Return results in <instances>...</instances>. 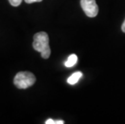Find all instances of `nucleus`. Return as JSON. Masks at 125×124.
I'll return each instance as SVG.
<instances>
[{
  "instance_id": "nucleus-2",
  "label": "nucleus",
  "mask_w": 125,
  "mask_h": 124,
  "mask_svg": "<svg viewBox=\"0 0 125 124\" xmlns=\"http://www.w3.org/2000/svg\"><path fill=\"white\" fill-rule=\"evenodd\" d=\"M36 82V76L30 72H20L15 76L14 84L18 89H28Z\"/></svg>"
},
{
  "instance_id": "nucleus-5",
  "label": "nucleus",
  "mask_w": 125,
  "mask_h": 124,
  "mask_svg": "<svg viewBox=\"0 0 125 124\" xmlns=\"http://www.w3.org/2000/svg\"><path fill=\"white\" fill-rule=\"evenodd\" d=\"M78 62V57L75 54H72L68 57L67 60L65 63V65L67 68H71L74 66L76 65V63Z\"/></svg>"
},
{
  "instance_id": "nucleus-3",
  "label": "nucleus",
  "mask_w": 125,
  "mask_h": 124,
  "mask_svg": "<svg viewBox=\"0 0 125 124\" xmlns=\"http://www.w3.org/2000/svg\"><path fill=\"white\" fill-rule=\"evenodd\" d=\"M81 7L90 18H94L98 15V7L95 0H81Z\"/></svg>"
},
{
  "instance_id": "nucleus-4",
  "label": "nucleus",
  "mask_w": 125,
  "mask_h": 124,
  "mask_svg": "<svg viewBox=\"0 0 125 124\" xmlns=\"http://www.w3.org/2000/svg\"><path fill=\"white\" fill-rule=\"evenodd\" d=\"M82 72H76V73H74L67 79V82L70 84V85H74V84H76L79 80H80V78L82 77Z\"/></svg>"
},
{
  "instance_id": "nucleus-9",
  "label": "nucleus",
  "mask_w": 125,
  "mask_h": 124,
  "mask_svg": "<svg viewBox=\"0 0 125 124\" xmlns=\"http://www.w3.org/2000/svg\"><path fill=\"white\" fill-rule=\"evenodd\" d=\"M121 29H122V31H123L124 32H125V20H124V22L123 23V24H122Z\"/></svg>"
},
{
  "instance_id": "nucleus-6",
  "label": "nucleus",
  "mask_w": 125,
  "mask_h": 124,
  "mask_svg": "<svg viewBox=\"0 0 125 124\" xmlns=\"http://www.w3.org/2000/svg\"><path fill=\"white\" fill-rule=\"evenodd\" d=\"M64 121L63 120H53V119H48L45 124H63Z\"/></svg>"
},
{
  "instance_id": "nucleus-7",
  "label": "nucleus",
  "mask_w": 125,
  "mask_h": 124,
  "mask_svg": "<svg viewBox=\"0 0 125 124\" xmlns=\"http://www.w3.org/2000/svg\"><path fill=\"white\" fill-rule=\"evenodd\" d=\"M10 5L13 7H18L20 6L22 2V0H8Z\"/></svg>"
},
{
  "instance_id": "nucleus-8",
  "label": "nucleus",
  "mask_w": 125,
  "mask_h": 124,
  "mask_svg": "<svg viewBox=\"0 0 125 124\" xmlns=\"http://www.w3.org/2000/svg\"><path fill=\"white\" fill-rule=\"evenodd\" d=\"M26 3H28V4H31V3H33V2H42L43 0H24Z\"/></svg>"
},
{
  "instance_id": "nucleus-1",
  "label": "nucleus",
  "mask_w": 125,
  "mask_h": 124,
  "mask_svg": "<svg viewBox=\"0 0 125 124\" xmlns=\"http://www.w3.org/2000/svg\"><path fill=\"white\" fill-rule=\"evenodd\" d=\"M49 42V36L44 31H41L34 35L32 44L33 48L36 51L41 52V57L44 59H48L51 54V49Z\"/></svg>"
}]
</instances>
